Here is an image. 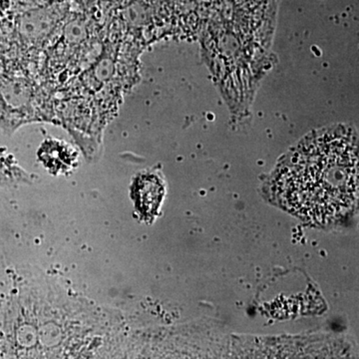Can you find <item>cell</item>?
Masks as SVG:
<instances>
[{
	"instance_id": "1",
	"label": "cell",
	"mask_w": 359,
	"mask_h": 359,
	"mask_svg": "<svg viewBox=\"0 0 359 359\" xmlns=\"http://www.w3.org/2000/svg\"><path fill=\"white\" fill-rule=\"evenodd\" d=\"M278 202L299 218L327 224L358 199V148L353 132L330 129L306 138L276 170Z\"/></svg>"
},
{
	"instance_id": "2",
	"label": "cell",
	"mask_w": 359,
	"mask_h": 359,
	"mask_svg": "<svg viewBox=\"0 0 359 359\" xmlns=\"http://www.w3.org/2000/svg\"><path fill=\"white\" fill-rule=\"evenodd\" d=\"M164 188L157 177L144 175L137 180L133 189L134 199L142 215L151 218L157 212Z\"/></svg>"
},
{
	"instance_id": "3",
	"label": "cell",
	"mask_w": 359,
	"mask_h": 359,
	"mask_svg": "<svg viewBox=\"0 0 359 359\" xmlns=\"http://www.w3.org/2000/svg\"><path fill=\"white\" fill-rule=\"evenodd\" d=\"M39 157L49 171L60 173L73 167L76 161V153L65 143L48 141L40 149Z\"/></svg>"
}]
</instances>
